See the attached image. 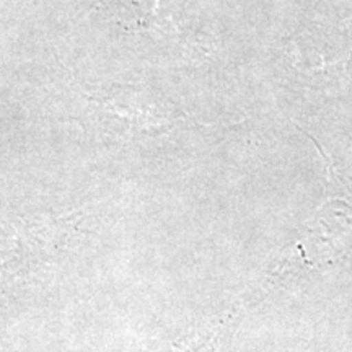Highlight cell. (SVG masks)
Returning a JSON list of instances; mask_svg holds the SVG:
<instances>
[{
    "mask_svg": "<svg viewBox=\"0 0 352 352\" xmlns=\"http://www.w3.org/2000/svg\"><path fill=\"white\" fill-rule=\"evenodd\" d=\"M96 101L113 114L116 120L126 122L132 131L148 132L165 131L176 122V108L171 103L157 98L155 95L138 88H122Z\"/></svg>",
    "mask_w": 352,
    "mask_h": 352,
    "instance_id": "obj_1",
    "label": "cell"
}]
</instances>
